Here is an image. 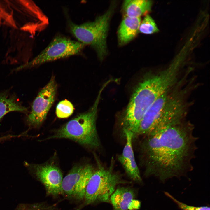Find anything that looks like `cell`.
Returning a JSON list of instances; mask_svg holds the SVG:
<instances>
[{
	"instance_id": "ba28073f",
	"label": "cell",
	"mask_w": 210,
	"mask_h": 210,
	"mask_svg": "<svg viewBox=\"0 0 210 210\" xmlns=\"http://www.w3.org/2000/svg\"><path fill=\"white\" fill-rule=\"evenodd\" d=\"M94 170L89 164L74 166L63 179L62 194L78 200L84 199L86 187Z\"/></svg>"
},
{
	"instance_id": "9c48e42d",
	"label": "cell",
	"mask_w": 210,
	"mask_h": 210,
	"mask_svg": "<svg viewBox=\"0 0 210 210\" xmlns=\"http://www.w3.org/2000/svg\"><path fill=\"white\" fill-rule=\"evenodd\" d=\"M26 164L44 185L48 194L56 196L62 194V174L57 166L51 163Z\"/></svg>"
},
{
	"instance_id": "d6986e66",
	"label": "cell",
	"mask_w": 210,
	"mask_h": 210,
	"mask_svg": "<svg viewBox=\"0 0 210 210\" xmlns=\"http://www.w3.org/2000/svg\"><path fill=\"white\" fill-rule=\"evenodd\" d=\"M16 210H43L40 204H23L19 205Z\"/></svg>"
},
{
	"instance_id": "4fadbf2b",
	"label": "cell",
	"mask_w": 210,
	"mask_h": 210,
	"mask_svg": "<svg viewBox=\"0 0 210 210\" xmlns=\"http://www.w3.org/2000/svg\"><path fill=\"white\" fill-rule=\"evenodd\" d=\"M141 21L140 18L125 17L118 31V37L120 44H125L135 37L139 32Z\"/></svg>"
},
{
	"instance_id": "5bb4252c",
	"label": "cell",
	"mask_w": 210,
	"mask_h": 210,
	"mask_svg": "<svg viewBox=\"0 0 210 210\" xmlns=\"http://www.w3.org/2000/svg\"><path fill=\"white\" fill-rule=\"evenodd\" d=\"M152 2L148 0H127L124 1L123 9L125 16L140 18L150 11Z\"/></svg>"
},
{
	"instance_id": "3957f363",
	"label": "cell",
	"mask_w": 210,
	"mask_h": 210,
	"mask_svg": "<svg viewBox=\"0 0 210 210\" xmlns=\"http://www.w3.org/2000/svg\"><path fill=\"white\" fill-rule=\"evenodd\" d=\"M93 106L86 112L78 115L58 129L48 139L64 138L82 145L97 148L100 142L96 128L97 108L104 86Z\"/></svg>"
},
{
	"instance_id": "7c38bea8",
	"label": "cell",
	"mask_w": 210,
	"mask_h": 210,
	"mask_svg": "<svg viewBox=\"0 0 210 210\" xmlns=\"http://www.w3.org/2000/svg\"><path fill=\"white\" fill-rule=\"evenodd\" d=\"M135 193L130 187H120L115 190L110 201L113 210H134L140 206L139 201L134 200Z\"/></svg>"
},
{
	"instance_id": "e0dca14e",
	"label": "cell",
	"mask_w": 210,
	"mask_h": 210,
	"mask_svg": "<svg viewBox=\"0 0 210 210\" xmlns=\"http://www.w3.org/2000/svg\"><path fill=\"white\" fill-rule=\"evenodd\" d=\"M158 31L159 29L153 19L149 15H146L141 21L139 31L145 34H151Z\"/></svg>"
},
{
	"instance_id": "ac0fdd59",
	"label": "cell",
	"mask_w": 210,
	"mask_h": 210,
	"mask_svg": "<svg viewBox=\"0 0 210 210\" xmlns=\"http://www.w3.org/2000/svg\"><path fill=\"white\" fill-rule=\"evenodd\" d=\"M165 194L174 202L182 210H210V208L208 207H197L188 205L178 201L167 192H165Z\"/></svg>"
},
{
	"instance_id": "2e32d148",
	"label": "cell",
	"mask_w": 210,
	"mask_h": 210,
	"mask_svg": "<svg viewBox=\"0 0 210 210\" xmlns=\"http://www.w3.org/2000/svg\"><path fill=\"white\" fill-rule=\"evenodd\" d=\"M74 107L69 101L65 99L60 102L56 109L57 116L59 118H66L71 116L74 112Z\"/></svg>"
},
{
	"instance_id": "9a60e30c",
	"label": "cell",
	"mask_w": 210,
	"mask_h": 210,
	"mask_svg": "<svg viewBox=\"0 0 210 210\" xmlns=\"http://www.w3.org/2000/svg\"><path fill=\"white\" fill-rule=\"evenodd\" d=\"M16 111L27 113V109L17 100L14 95H10L8 91L0 93V120L6 114Z\"/></svg>"
},
{
	"instance_id": "277c9868",
	"label": "cell",
	"mask_w": 210,
	"mask_h": 210,
	"mask_svg": "<svg viewBox=\"0 0 210 210\" xmlns=\"http://www.w3.org/2000/svg\"><path fill=\"white\" fill-rule=\"evenodd\" d=\"M112 12L111 8L94 21L79 25L68 22L70 32L78 41L93 47L100 60L107 54L106 38Z\"/></svg>"
},
{
	"instance_id": "52a82bcc",
	"label": "cell",
	"mask_w": 210,
	"mask_h": 210,
	"mask_svg": "<svg viewBox=\"0 0 210 210\" xmlns=\"http://www.w3.org/2000/svg\"><path fill=\"white\" fill-rule=\"evenodd\" d=\"M57 89L55 78L52 76L38 93L32 104L31 111L26 119L28 125L37 127L44 121L55 100Z\"/></svg>"
},
{
	"instance_id": "30bf717a",
	"label": "cell",
	"mask_w": 210,
	"mask_h": 210,
	"mask_svg": "<svg viewBox=\"0 0 210 210\" xmlns=\"http://www.w3.org/2000/svg\"><path fill=\"white\" fill-rule=\"evenodd\" d=\"M167 92L165 93L151 105L143 117L136 136H143L153 132L169 99Z\"/></svg>"
},
{
	"instance_id": "8fae6325",
	"label": "cell",
	"mask_w": 210,
	"mask_h": 210,
	"mask_svg": "<svg viewBox=\"0 0 210 210\" xmlns=\"http://www.w3.org/2000/svg\"><path fill=\"white\" fill-rule=\"evenodd\" d=\"M123 133L126 138V143L122 153L118 157V160L129 177L135 181L140 182L142 179L132 146L133 134L129 131H124Z\"/></svg>"
},
{
	"instance_id": "8992f818",
	"label": "cell",
	"mask_w": 210,
	"mask_h": 210,
	"mask_svg": "<svg viewBox=\"0 0 210 210\" xmlns=\"http://www.w3.org/2000/svg\"><path fill=\"white\" fill-rule=\"evenodd\" d=\"M85 46L78 41L72 40L61 36H57L31 61L20 66L15 70L33 67L78 54L81 51Z\"/></svg>"
},
{
	"instance_id": "7a4b0ae2",
	"label": "cell",
	"mask_w": 210,
	"mask_h": 210,
	"mask_svg": "<svg viewBox=\"0 0 210 210\" xmlns=\"http://www.w3.org/2000/svg\"><path fill=\"white\" fill-rule=\"evenodd\" d=\"M172 85L171 78L164 72L146 77L141 81L134 90L122 117L121 125L123 132L130 131L135 138L147 110Z\"/></svg>"
},
{
	"instance_id": "5b68a950",
	"label": "cell",
	"mask_w": 210,
	"mask_h": 210,
	"mask_svg": "<svg viewBox=\"0 0 210 210\" xmlns=\"http://www.w3.org/2000/svg\"><path fill=\"white\" fill-rule=\"evenodd\" d=\"M113 162L108 168L99 165L94 170L86 187L84 199L86 205L109 202L117 185L128 183L113 171Z\"/></svg>"
},
{
	"instance_id": "6da1fadb",
	"label": "cell",
	"mask_w": 210,
	"mask_h": 210,
	"mask_svg": "<svg viewBox=\"0 0 210 210\" xmlns=\"http://www.w3.org/2000/svg\"><path fill=\"white\" fill-rule=\"evenodd\" d=\"M194 129L191 124L181 121L144 136L140 157L144 175L163 181L192 170L197 139Z\"/></svg>"
}]
</instances>
